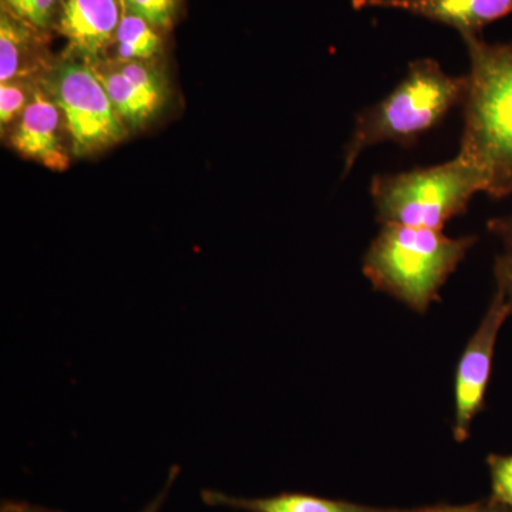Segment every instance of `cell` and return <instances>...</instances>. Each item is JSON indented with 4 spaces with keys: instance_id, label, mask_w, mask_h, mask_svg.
I'll return each mask as SVG.
<instances>
[{
    "instance_id": "obj_5",
    "label": "cell",
    "mask_w": 512,
    "mask_h": 512,
    "mask_svg": "<svg viewBox=\"0 0 512 512\" xmlns=\"http://www.w3.org/2000/svg\"><path fill=\"white\" fill-rule=\"evenodd\" d=\"M53 90L76 156L99 153L126 137V124L90 64L63 66Z\"/></svg>"
},
{
    "instance_id": "obj_16",
    "label": "cell",
    "mask_w": 512,
    "mask_h": 512,
    "mask_svg": "<svg viewBox=\"0 0 512 512\" xmlns=\"http://www.w3.org/2000/svg\"><path fill=\"white\" fill-rule=\"evenodd\" d=\"M130 12L146 19L150 25L165 28L170 25L177 0H123Z\"/></svg>"
},
{
    "instance_id": "obj_2",
    "label": "cell",
    "mask_w": 512,
    "mask_h": 512,
    "mask_svg": "<svg viewBox=\"0 0 512 512\" xmlns=\"http://www.w3.org/2000/svg\"><path fill=\"white\" fill-rule=\"evenodd\" d=\"M468 84V74L450 76L436 60H414L392 93L356 117L345 148L343 173L349 174L360 154L377 144L390 141L413 146L420 136L439 126L450 110L464 104Z\"/></svg>"
},
{
    "instance_id": "obj_13",
    "label": "cell",
    "mask_w": 512,
    "mask_h": 512,
    "mask_svg": "<svg viewBox=\"0 0 512 512\" xmlns=\"http://www.w3.org/2000/svg\"><path fill=\"white\" fill-rule=\"evenodd\" d=\"M9 12L0 18V82L9 83L18 76L23 50L28 42V32L13 20Z\"/></svg>"
},
{
    "instance_id": "obj_3",
    "label": "cell",
    "mask_w": 512,
    "mask_h": 512,
    "mask_svg": "<svg viewBox=\"0 0 512 512\" xmlns=\"http://www.w3.org/2000/svg\"><path fill=\"white\" fill-rule=\"evenodd\" d=\"M476 242V237L450 238L434 229L383 224L367 249L363 272L377 291L424 313Z\"/></svg>"
},
{
    "instance_id": "obj_6",
    "label": "cell",
    "mask_w": 512,
    "mask_h": 512,
    "mask_svg": "<svg viewBox=\"0 0 512 512\" xmlns=\"http://www.w3.org/2000/svg\"><path fill=\"white\" fill-rule=\"evenodd\" d=\"M512 315L511 303L500 291L495 292L480 326L468 340L460 357L456 372V412H454L453 436L464 443L470 436L471 424L483 410L485 392L490 380L495 343L505 320Z\"/></svg>"
},
{
    "instance_id": "obj_4",
    "label": "cell",
    "mask_w": 512,
    "mask_h": 512,
    "mask_svg": "<svg viewBox=\"0 0 512 512\" xmlns=\"http://www.w3.org/2000/svg\"><path fill=\"white\" fill-rule=\"evenodd\" d=\"M478 192H484L483 177L461 156L433 167L376 175L370 185L380 224L434 231L463 214Z\"/></svg>"
},
{
    "instance_id": "obj_18",
    "label": "cell",
    "mask_w": 512,
    "mask_h": 512,
    "mask_svg": "<svg viewBox=\"0 0 512 512\" xmlns=\"http://www.w3.org/2000/svg\"><path fill=\"white\" fill-rule=\"evenodd\" d=\"M497 291L505 296L512 306V256L508 254L497 256L494 264Z\"/></svg>"
},
{
    "instance_id": "obj_17",
    "label": "cell",
    "mask_w": 512,
    "mask_h": 512,
    "mask_svg": "<svg viewBox=\"0 0 512 512\" xmlns=\"http://www.w3.org/2000/svg\"><path fill=\"white\" fill-rule=\"evenodd\" d=\"M26 94L22 87L13 83H2L0 86V123L2 126L15 119L20 111L25 110Z\"/></svg>"
},
{
    "instance_id": "obj_9",
    "label": "cell",
    "mask_w": 512,
    "mask_h": 512,
    "mask_svg": "<svg viewBox=\"0 0 512 512\" xmlns=\"http://www.w3.org/2000/svg\"><path fill=\"white\" fill-rule=\"evenodd\" d=\"M201 498L211 507L232 508V510L245 512H448L451 510V505L448 504L416 508L372 507V505L296 493L245 498L235 497L222 491L202 490Z\"/></svg>"
},
{
    "instance_id": "obj_15",
    "label": "cell",
    "mask_w": 512,
    "mask_h": 512,
    "mask_svg": "<svg viewBox=\"0 0 512 512\" xmlns=\"http://www.w3.org/2000/svg\"><path fill=\"white\" fill-rule=\"evenodd\" d=\"M6 10L20 22L36 29L46 28L59 0H3Z\"/></svg>"
},
{
    "instance_id": "obj_8",
    "label": "cell",
    "mask_w": 512,
    "mask_h": 512,
    "mask_svg": "<svg viewBox=\"0 0 512 512\" xmlns=\"http://www.w3.org/2000/svg\"><path fill=\"white\" fill-rule=\"evenodd\" d=\"M119 0H64L59 28L74 52L89 60L116 40Z\"/></svg>"
},
{
    "instance_id": "obj_12",
    "label": "cell",
    "mask_w": 512,
    "mask_h": 512,
    "mask_svg": "<svg viewBox=\"0 0 512 512\" xmlns=\"http://www.w3.org/2000/svg\"><path fill=\"white\" fill-rule=\"evenodd\" d=\"M119 29H117V59L120 63L140 62L156 56L161 49V39L153 25L124 5Z\"/></svg>"
},
{
    "instance_id": "obj_14",
    "label": "cell",
    "mask_w": 512,
    "mask_h": 512,
    "mask_svg": "<svg viewBox=\"0 0 512 512\" xmlns=\"http://www.w3.org/2000/svg\"><path fill=\"white\" fill-rule=\"evenodd\" d=\"M491 478V500L512 510V454H491L487 458Z\"/></svg>"
},
{
    "instance_id": "obj_21",
    "label": "cell",
    "mask_w": 512,
    "mask_h": 512,
    "mask_svg": "<svg viewBox=\"0 0 512 512\" xmlns=\"http://www.w3.org/2000/svg\"><path fill=\"white\" fill-rule=\"evenodd\" d=\"M448 512H512V510L490 498V500L480 501V503L451 505V510Z\"/></svg>"
},
{
    "instance_id": "obj_10",
    "label": "cell",
    "mask_w": 512,
    "mask_h": 512,
    "mask_svg": "<svg viewBox=\"0 0 512 512\" xmlns=\"http://www.w3.org/2000/svg\"><path fill=\"white\" fill-rule=\"evenodd\" d=\"M60 110L55 100L36 92L22 111V119L12 137L13 147L23 157L39 161L47 168L63 171L69 165V156L60 143Z\"/></svg>"
},
{
    "instance_id": "obj_19",
    "label": "cell",
    "mask_w": 512,
    "mask_h": 512,
    "mask_svg": "<svg viewBox=\"0 0 512 512\" xmlns=\"http://www.w3.org/2000/svg\"><path fill=\"white\" fill-rule=\"evenodd\" d=\"M178 476H180V467H171L170 473H168L167 480H165L163 488L158 491L156 497H154L153 500H151L150 503H148L146 507H144V510L141 512H160L161 508H163V505L165 504V501H167L168 494H170L171 488H173V485L175 484V481H177Z\"/></svg>"
},
{
    "instance_id": "obj_7",
    "label": "cell",
    "mask_w": 512,
    "mask_h": 512,
    "mask_svg": "<svg viewBox=\"0 0 512 512\" xmlns=\"http://www.w3.org/2000/svg\"><path fill=\"white\" fill-rule=\"evenodd\" d=\"M353 9H394L456 29L461 37L480 36L491 23L512 15V0H352Z\"/></svg>"
},
{
    "instance_id": "obj_1",
    "label": "cell",
    "mask_w": 512,
    "mask_h": 512,
    "mask_svg": "<svg viewBox=\"0 0 512 512\" xmlns=\"http://www.w3.org/2000/svg\"><path fill=\"white\" fill-rule=\"evenodd\" d=\"M463 40L471 69L458 156L477 168L484 194L500 200L512 195V43Z\"/></svg>"
},
{
    "instance_id": "obj_22",
    "label": "cell",
    "mask_w": 512,
    "mask_h": 512,
    "mask_svg": "<svg viewBox=\"0 0 512 512\" xmlns=\"http://www.w3.org/2000/svg\"><path fill=\"white\" fill-rule=\"evenodd\" d=\"M0 512H62L57 510H50V508L40 507V505H33L28 503H13V501H5L0 507Z\"/></svg>"
},
{
    "instance_id": "obj_11",
    "label": "cell",
    "mask_w": 512,
    "mask_h": 512,
    "mask_svg": "<svg viewBox=\"0 0 512 512\" xmlns=\"http://www.w3.org/2000/svg\"><path fill=\"white\" fill-rule=\"evenodd\" d=\"M93 69L126 127L143 126L163 106V100L156 99L131 83L119 69Z\"/></svg>"
},
{
    "instance_id": "obj_20",
    "label": "cell",
    "mask_w": 512,
    "mask_h": 512,
    "mask_svg": "<svg viewBox=\"0 0 512 512\" xmlns=\"http://www.w3.org/2000/svg\"><path fill=\"white\" fill-rule=\"evenodd\" d=\"M488 229L504 242L505 249H507L505 254L512 256V214L494 218L488 222Z\"/></svg>"
}]
</instances>
